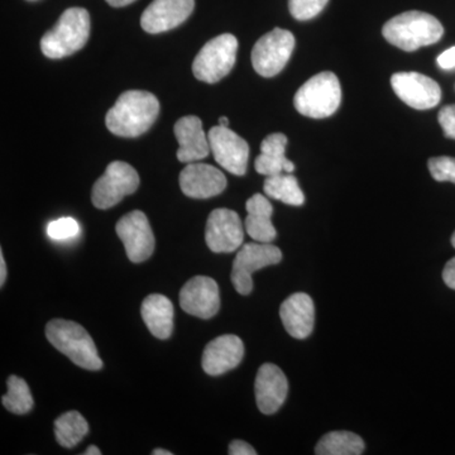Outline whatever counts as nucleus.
Returning a JSON list of instances; mask_svg holds the SVG:
<instances>
[{
  "instance_id": "1",
  "label": "nucleus",
  "mask_w": 455,
  "mask_h": 455,
  "mask_svg": "<svg viewBox=\"0 0 455 455\" xmlns=\"http://www.w3.org/2000/svg\"><path fill=\"white\" fill-rule=\"evenodd\" d=\"M160 103L152 92H123L106 116L107 128L119 137L134 139L146 133L157 119Z\"/></svg>"
},
{
  "instance_id": "2",
  "label": "nucleus",
  "mask_w": 455,
  "mask_h": 455,
  "mask_svg": "<svg viewBox=\"0 0 455 455\" xmlns=\"http://www.w3.org/2000/svg\"><path fill=\"white\" fill-rule=\"evenodd\" d=\"M383 37L405 52H414L442 40L444 28L435 17L425 12L410 11L388 20L382 28Z\"/></svg>"
},
{
  "instance_id": "3",
  "label": "nucleus",
  "mask_w": 455,
  "mask_h": 455,
  "mask_svg": "<svg viewBox=\"0 0 455 455\" xmlns=\"http://www.w3.org/2000/svg\"><path fill=\"white\" fill-rule=\"evenodd\" d=\"M46 337L59 352L71 359L76 366L88 371L103 368L97 346L86 329L77 323L65 319L51 320L46 325Z\"/></svg>"
},
{
  "instance_id": "4",
  "label": "nucleus",
  "mask_w": 455,
  "mask_h": 455,
  "mask_svg": "<svg viewBox=\"0 0 455 455\" xmlns=\"http://www.w3.org/2000/svg\"><path fill=\"white\" fill-rule=\"evenodd\" d=\"M90 16L84 8H68L56 26L44 33L41 50L49 59H62L82 50L89 40Z\"/></svg>"
},
{
  "instance_id": "5",
  "label": "nucleus",
  "mask_w": 455,
  "mask_h": 455,
  "mask_svg": "<svg viewBox=\"0 0 455 455\" xmlns=\"http://www.w3.org/2000/svg\"><path fill=\"white\" fill-rule=\"evenodd\" d=\"M341 103V88L337 75L316 74L296 92L293 104L302 116L314 119L328 118L337 112Z\"/></svg>"
},
{
  "instance_id": "6",
  "label": "nucleus",
  "mask_w": 455,
  "mask_h": 455,
  "mask_svg": "<svg viewBox=\"0 0 455 455\" xmlns=\"http://www.w3.org/2000/svg\"><path fill=\"white\" fill-rule=\"evenodd\" d=\"M238 40L230 33L218 36L209 41L197 53L193 73L200 82L214 84L232 71L235 64Z\"/></svg>"
},
{
  "instance_id": "7",
  "label": "nucleus",
  "mask_w": 455,
  "mask_h": 455,
  "mask_svg": "<svg viewBox=\"0 0 455 455\" xmlns=\"http://www.w3.org/2000/svg\"><path fill=\"white\" fill-rule=\"evenodd\" d=\"M140 176L131 164L116 161L92 188V202L95 208L106 211L121 203L125 196L136 193Z\"/></svg>"
},
{
  "instance_id": "8",
  "label": "nucleus",
  "mask_w": 455,
  "mask_h": 455,
  "mask_svg": "<svg viewBox=\"0 0 455 455\" xmlns=\"http://www.w3.org/2000/svg\"><path fill=\"white\" fill-rule=\"evenodd\" d=\"M283 259L280 248L271 243H247L236 254L232 269V283L236 292L250 295L253 290L254 272L277 265Z\"/></svg>"
},
{
  "instance_id": "9",
  "label": "nucleus",
  "mask_w": 455,
  "mask_h": 455,
  "mask_svg": "<svg viewBox=\"0 0 455 455\" xmlns=\"http://www.w3.org/2000/svg\"><path fill=\"white\" fill-rule=\"evenodd\" d=\"M295 37L290 31L275 28L257 41L252 50V65L257 74L263 77L276 76L289 62Z\"/></svg>"
},
{
  "instance_id": "10",
  "label": "nucleus",
  "mask_w": 455,
  "mask_h": 455,
  "mask_svg": "<svg viewBox=\"0 0 455 455\" xmlns=\"http://www.w3.org/2000/svg\"><path fill=\"white\" fill-rule=\"evenodd\" d=\"M116 232L131 262H145L154 254L155 235L143 212L134 211L116 223Z\"/></svg>"
},
{
  "instance_id": "11",
  "label": "nucleus",
  "mask_w": 455,
  "mask_h": 455,
  "mask_svg": "<svg viewBox=\"0 0 455 455\" xmlns=\"http://www.w3.org/2000/svg\"><path fill=\"white\" fill-rule=\"evenodd\" d=\"M243 224L235 211L215 209L206 221L205 242L214 253H232L242 247Z\"/></svg>"
},
{
  "instance_id": "12",
  "label": "nucleus",
  "mask_w": 455,
  "mask_h": 455,
  "mask_svg": "<svg viewBox=\"0 0 455 455\" xmlns=\"http://www.w3.org/2000/svg\"><path fill=\"white\" fill-rule=\"evenodd\" d=\"M208 139L215 161L223 169L235 176L245 175L250 146L242 137L229 130V127L217 125L209 132Z\"/></svg>"
},
{
  "instance_id": "13",
  "label": "nucleus",
  "mask_w": 455,
  "mask_h": 455,
  "mask_svg": "<svg viewBox=\"0 0 455 455\" xmlns=\"http://www.w3.org/2000/svg\"><path fill=\"white\" fill-rule=\"evenodd\" d=\"M391 86L398 98L418 110L431 109L442 100V89L435 80L419 73H397L391 77Z\"/></svg>"
},
{
  "instance_id": "14",
  "label": "nucleus",
  "mask_w": 455,
  "mask_h": 455,
  "mask_svg": "<svg viewBox=\"0 0 455 455\" xmlns=\"http://www.w3.org/2000/svg\"><path fill=\"white\" fill-rule=\"evenodd\" d=\"M180 305L190 315L212 319L220 309V286L211 277H193L180 291Z\"/></svg>"
},
{
  "instance_id": "15",
  "label": "nucleus",
  "mask_w": 455,
  "mask_h": 455,
  "mask_svg": "<svg viewBox=\"0 0 455 455\" xmlns=\"http://www.w3.org/2000/svg\"><path fill=\"white\" fill-rule=\"evenodd\" d=\"M196 0H154L143 12L140 26L147 33L171 31L193 13Z\"/></svg>"
},
{
  "instance_id": "16",
  "label": "nucleus",
  "mask_w": 455,
  "mask_h": 455,
  "mask_svg": "<svg viewBox=\"0 0 455 455\" xmlns=\"http://www.w3.org/2000/svg\"><path fill=\"white\" fill-rule=\"evenodd\" d=\"M180 188L185 196L193 199H209L226 190L227 179L212 164L193 163L180 173Z\"/></svg>"
},
{
  "instance_id": "17",
  "label": "nucleus",
  "mask_w": 455,
  "mask_h": 455,
  "mask_svg": "<svg viewBox=\"0 0 455 455\" xmlns=\"http://www.w3.org/2000/svg\"><path fill=\"white\" fill-rule=\"evenodd\" d=\"M254 392L257 406L262 414L277 412L289 394V382L283 370L272 363L263 364L257 372Z\"/></svg>"
},
{
  "instance_id": "18",
  "label": "nucleus",
  "mask_w": 455,
  "mask_h": 455,
  "mask_svg": "<svg viewBox=\"0 0 455 455\" xmlns=\"http://www.w3.org/2000/svg\"><path fill=\"white\" fill-rule=\"evenodd\" d=\"M244 357V344L236 335L227 334L212 339L203 353V370L209 376H220L235 370Z\"/></svg>"
},
{
  "instance_id": "19",
  "label": "nucleus",
  "mask_w": 455,
  "mask_h": 455,
  "mask_svg": "<svg viewBox=\"0 0 455 455\" xmlns=\"http://www.w3.org/2000/svg\"><path fill=\"white\" fill-rule=\"evenodd\" d=\"M280 316L287 333L296 339H305L313 333L315 307L307 293L289 296L280 307Z\"/></svg>"
},
{
  "instance_id": "20",
  "label": "nucleus",
  "mask_w": 455,
  "mask_h": 455,
  "mask_svg": "<svg viewBox=\"0 0 455 455\" xmlns=\"http://www.w3.org/2000/svg\"><path fill=\"white\" fill-rule=\"evenodd\" d=\"M175 136L180 145L178 158L181 163H197L208 157L212 151L209 139L203 130L202 119L196 116L179 119L175 124Z\"/></svg>"
},
{
  "instance_id": "21",
  "label": "nucleus",
  "mask_w": 455,
  "mask_h": 455,
  "mask_svg": "<svg viewBox=\"0 0 455 455\" xmlns=\"http://www.w3.org/2000/svg\"><path fill=\"white\" fill-rule=\"evenodd\" d=\"M247 218H245V232L259 243H271L276 239L277 232L272 224L271 218L274 208L267 197L256 194L245 204Z\"/></svg>"
},
{
  "instance_id": "22",
  "label": "nucleus",
  "mask_w": 455,
  "mask_h": 455,
  "mask_svg": "<svg viewBox=\"0 0 455 455\" xmlns=\"http://www.w3.org/2000/svg\"><path fill=\"white\" fill-rule=\"evenodd\" d=\"M287 137L283 133L269 134L260 145V155L256 158L254 167L257 172L265 176H275L278 173H292L295 164L287 160L286 152Z\"/></svg>"
},
{
  "instance_id": "23",
  "label": "nucleus",
  "mask_w": 455,
  "mask_h": 455,
  "mask_svg": "<svg viewBox=\"0 0 455 455\" xmlns=\"http://www.w3.org/2000/svg\"><path fill=\"white\" fill-rule=\"evenodd\" d=\"M173 305L166 296H147L142 302L140 314L151 334L158 339H169L173 331Z\"/></svg>"
},
{
  "instance_id": "24",
  "label": "nucleus",
  "mask_w": 455,
  "mask_h": 455,
  "mask_svg": "<svg viewBox=\"0 0 455 455\" xmlns=\"http://www.w3.org/2000/svg\"><path fill=\"white\" fill-rule=\"evenodd\" d=\"M363 451V439L350 431H331L325 434L315 447L317 455H359Z\"/></svg>"
},
{
  "instance_id": "25",
  "label": "nucleus",
  "mask_w": 455,
  "mask_h": 455,
  "mask_svg": "<svg viewBox=\"0 0 455 455\" xmlns=\"http://www.w3.org/2000/svg\"><path fill=\"white\" fill-rule=\"evenodd\" d=\"M263 190L268 197L280 200L287 205L301 206L305 203V196L299 185L298 179L291 173L268 176L263 185Z\"/></svg>"
},
{
  "instance_id": "26",
  "label": "nucleus",
  "mask_w": 455,
  "mask_h": 455,
  "mask_svg": "<svg viewBox=\"0 0 455 455\" xmlns=\"http://www.w3.org/2000/svg\"><path fill=\"white\" fill-rule=\"evenodd\" d=\"M88 433L89 425L80 412L68 411L56 419L55 436L61 447H76Z\"/></svg>"
},
{
  "instance_id": "27",
  "label": "nucleus",
  "mask_w": 455,
  "mask_h": 455,
  "mask_svg": "<svg viewBox=\"0 0 455 455\" xmlns=\"http://www.w3.org/2000/svg\"><path fill=\"white\" fill-rule=\"evenodd\" d=\"M7 386V395L2 397L3 406L16 415H25L31 411L35 403H33L31 390L25 379L11 376L8 379Z\"/></svg>"
},
{
  "instance_id": "28",
  "label": "nucleus",
  "mask_w": 455,
  "mask_h": 455,
  "mask_svg": "<svg viewBox=\"0 0 455 455\" xmlns=\"http://www.w3.org/2000/svg\"><path fill=\"white\" fill-rule=\"evenodd\" d=\"M329 0H289L291 16L298 20H309L322 13Z\"/></svg>"
},
{
  "instance_id": "29",
  "label": "nucleus",
  "mask_w": 455,
  "mask_h": 455,
  "mask_svg": "<svg viewBox=\"0 0 455 455\" xmlns=\"http://www.w3.org/2000/svg\"><path fill=\"white\" fill-rule=\"evenodd\" d=\"M427 167L434 180L439 182H453L455 184V158L442 156L430 158Z\"/></svg>"
},
{
  "instance_id": "30",
  "label": "nucleus",
  "mask_w": 455,
  "mask_h": 455,
  "mask_svg": "<svg viewBox=\"0 0 455 455\" xmlns=\"http://www.w3.org/2000/svg\"><path fill=\"white\" fill-rule=\"evenodd\" d=\"M80 226L74 218H60L47 226V235L55 241H65L79 235Z\"/></svg>"
},
{
  "instance_id": "31",
  "label": "nucleus",
  "mask_w": 455,
  "mask_h": 455,
  "mask_svg": "<svg viewBox=\"0 0 455 455\" xmlns=\"http://www.w3.org/2000/svg\"><path fill=\"white\" fill-rule=\"evenodd\" d=\"M439 123L445 136L455 140V106H447L440 110Z\"/></svg>"
},
{
  "instance_id": "32",
  "label": "nucleus",
  "mask_w": 455,
  "mask_h": 455,
  "mask_svg": "<svg viewBox=\"0 0 455 455\" xmlns=\"http://www.w3.org/2000/svg\"><path fill=\"white\" fill-rule=\"evenodd\" d=\"M230 455H256L257 451H254L252 445L243 442V440H235L229 445Z\"/></svg>"
},
{
  "instance_id": "33",
  "label": "nucleus",
  "mask_w": 455,
  "mask_h": 455,
  "mask_svg": "<svg viewBox=\"0 0 455 455\" xmlns=\"http://www.w3.org/2000/svg\"><path fill=\"white\" fill-rule=\"evenodd\" d=\"M438 65L443 70H451L455 68V46L451 47L438 57Z\"/></svg>"
},
{
  "instance_id": "34",
  "label": "nucleus",
  "mask_w": 455,
  "mask_h": 455,
  "mask_svg": "<svg viewBox=\"0 0 455 455\" xmlns=\"http://www.w3.org/2000/svg\"><path fill=\"white\" fill-rule=\"evenodd\" d=\"M443 280L451 289L455 290V257L449 260L443 271Z\"/></svg>"
},
{
  "instance_id": "35",
  "label": "nucleus",
  "mask_w": 455,
  "mask_h": 455,
  "mask_svg": "<svg viewBox=\"0 0 455 455\" xmlns=\"http://www.w3.org/2000/svg\"><path fill=\"white\" fill-rule=\"evenodd\" d=\"M7 278V265H5L4 256L0 252V286H3Z\"/></svg>"
},
{
  "instance_id": "36",
  "label": "nucleus",
  "mask_w": 455,
  "mask_h": 455,
  "mask_svg": "<svg viewBox=\"0 0 455 455\" xmlns=\"http://www.w3.org/2000/svg\"><path fill=\"white\" fill-rule=\"evenodd\" d=\"M133 2H136V0H107L108 4L116 8L125 7V5H130Z\"/></svg>"
},
{
  "instance_id": "37",
  "label": "nucleus",
  "mask_w": 455,
  "mask_h": 455,
  "mask_svg": "<svg viewBox=\"0 0 455 455\" xmlns=\"http://www.w3.org/2000/svg\"><path fill=\"white\" fill-rule=\"evenodd\" d=\"M101 451H99L98 447H95V445H90L88 449H86L85 453L84 455H100Z\"/></svg>"
},
{
  "instance_id": "38",
  "label": "nucleus",
  "mask_w": 455,
  "mask_h": 455,
  "mask_svg": "<svg viewBox=\"0 0 455 455\" xmlns=\"http://www.w3.org/2000/svg\"><path fill=\"white\" fill-rule=\"evenodd\" d=\"M152 454L154 455H172L171 451H164V449H155L154 451H152Z\"/></svg>"
},
{
  "instance_id": "39",
  "label": "nucleus",
  "mask_w": 455,
  "mask_h": 455,
  "mask_svg": "<svg viewBox=\"0 0 455 455\" xmlns=\"http://www.w3.org/2000/svg\"><path fill=\"white\" fill-rule=\"evenodd\" d=\"M220 125H221V127H229V119H228L227 116H221Z\"/></svg>"
},
{
  "instance_id": "40",
  "label": "nucleus",
  "mask_w": 455,
  "mask_h": 455,
  "mask_svg": "<svg viewBox=\"0 0 455 455\" xmlns=\"http://www.w3.org/2000/svg\"><path fill=\"white\" fill-rule=\"evenodd\" d=\"M451 244H453V247L455 248V232L454 235H451Z\"/></svg>"
},
{
  "instance_id": "41",
  "label": "nucleus",
  "mask_w": 455,
  "mask_h": 455,
  "mask_svg": "<svg viewBox=\"0 0 455 455\" xmlns=\"http://www.w3.org/2000/svg\"><path fill=\"white\" fill-rule=\"evenodd\" d=\"M29 2H33V0H29Z\"/></svg>"
}]
</instances>
